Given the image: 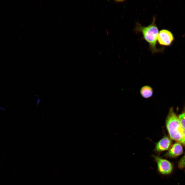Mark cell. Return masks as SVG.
<instances>
[{
	"instance_id": "cell-7",
	"label": "cell",
	"mask_w": 185,
	"mask_h": 185,
	"mask_svg": "<svg viewBox=\"0 0 185 185\" xmlns=\"http://www.w3.org/2000/svg\"><path fill=\"white\" fill-rule=\"evenodd\" d=\"M140 92L142 97L145 98L151 97L153 94V90L151 86L145 85L141 89Z\"/></svg>"
},
{
	"instance_id": "cell-4",
	"label": "cell",
	"mask_w": 185,
	"mask_h": 185,
	"mask_svg": "<svg viewBox=\"0 0 185 185\" xmlns=\"http://www.w3.org/2000/svg\"><path fill=\"white\" fill-rule=\"evenodd\" d=\"M174 40L172 33L169 31L163 29L159 32L157 37V41L159 44L165 46L171 45Z\"/></svg>"
},
{
	"instance_id": "cell-2",
	"label": "cell",
	"mask_w": 185,
	"mask_h": 185,
	"mask_svg": "<svg viewBox=\"0 0 185 185\" xmlns=\"http://www.w3.org/2000/svg\"><path fill=\"white\" fill-rule=\"evenodd\" d=\"M166 124L170 138L181 143L185 146V129L181 126L178 117L172 109L170 110Z\"/></svg>"
},
{
	"instance_id": "cell-1",
	"label": "cell",
	"mask_w": 185,
	"mask_h": 185,
	"mask_svg": "<svg viewBox=\"0 0 185 185\" xmlns=\"http://www.w3.org/2000/svg\"><path fill=\"white\" fill-rule=\"evenodd\" d=\"M155 20L156 17L154 16L151 23L146 26H143L137 23L135 29L137 32L142 33L144 39L149 44L150 50L152 53L160 52L161 50L156 47L159 31L155 24Z\"/></svg>"
},
{
	"instance_id": "cell-5",
	"label": "cell",
	"mask_w": 185,
	"mask_h": 185,
	"mask_svg": "<svg viewBox=\"0 0 185 185\" xmlns=\"http://www.w3.org/2000/svg\"><path fill=\"white\" fill-rule=\"evenodd\" d=\"M171 144V140L167 137L165 136L155 144L154 151L159 152L168 150Z\"/></svg>"
},
{
	"instance_id": "cell-8",
	"label": "cell",
	"mask_w": 185,
	"mask_h": 185,
	"mask_svg": "<svg viewBox=\"0 0 185 185\" xmlns=\"http://www.w3.org/2000/svg\"><path fill=\"white\" fill-rule=\"evenodd\" d=\"M178 118L181 126L185 129V113L179 115Z\"/></svg>"
},
{
	"instance_id": "cell-6",
	"label": "cell",
	"mask_w": 185,
	"mask_h": 185,
	"mask_svg": "<svg viewBox=\"0 0 185 185\" xmlns=\"http://www.w3.org/2000/svg\"><path fill=\"white\" fill-rule=\"evenodd\" d=\"M180 142H177L174 143L171 149L165 154V156L174 158L181 154L183 152V148Z\"/></svg>"
},
{
	"instance_id": "cell-3",
	"label": "cell",
	"mask_w": 185,
	"mask_h": 185,
	"mask_svg": "<svg viewBox=\"0 0 185 185\" xmlns=\"http://www.w3.org/2000/svg\"><path fill=\"white\" fill-rule=\"evenodd\" d=\"M152 156L157 163L158 170L161 173L166 174L171 172L173 166L169 161L158 156L152 155Z\"/></svg>"
}]
</instances>
